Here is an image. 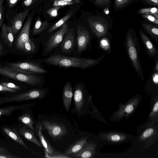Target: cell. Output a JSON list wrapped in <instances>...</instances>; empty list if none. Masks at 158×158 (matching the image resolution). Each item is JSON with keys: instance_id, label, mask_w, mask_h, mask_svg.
I'll use <instances>...</instances> for the list:
<instances>
[{"instance_id": "cell-32", "label": "cell", "mask_w": 158, "mask_h": 158, "mask_svg": "<svg viewBox=\"0 0 158 158\" xmlns=\"http://www.w3.org/2000/svg\"><path fill=\"white\" fill-rule=\"evenodd\" d=\"M19 157L14 155L0 146V158H19Z\"/></svg>"}, {"instance_id": "cell-47", "label": "cell", "mask_w": 158, "mask_h": 158, "mask_svg": "<svg viewBox=\"0 0 158 158\" xmlns=\"http://www.w3.org/2000/svg\"><path fill=\"white\" fill-rule=\"evenodd\" d=\"M64 1L74 3H78L80 2L79 0H63Z\"/></svg>"}, {"instance_id": "cell-49", "label": "cell", "mask_w": 158, "mask_h": 158, "mask_svg": "<svg viewBox=\"0 0 158 158\" xmlns=\"http://www.w3.org/2000/svg\"><path fill=\"white\" fill-rule=\"evenodd\" d=\"M3 47L0 42V53H1L3 50Z\"/></svg>"}, {"instance_id": "cell-15", "label": "cell", "mask_w": 158, "mask_h": 158, "mask_svg": "<svg viewBox=\"0 0 158 158\" xmlns=\"http://www.w3.org/2000/svg\"><path fill=\"white\" fill-rule=\"evenodd\" d=\"M42 131L41 123L39 122L37 123L35 127V132L39 137L41 144L45 149V155H51L53 154L56 151L44 137Z\"/></svg>"}, {"instance_id": "cell-40", "label": "cell", "mask_w": 158, "mask_h": 158, "mask_svg": "<svg viewBox=\"0 0 158 158\" xmlns=\"http://www.w3.org/2000/svg\"><path fill=\"white\" fill-rule=\"evenodd\" d=\"M110 0H96L94 3L99 6H109Z\"/></svg>"}, {"instance_id": "cell-43", "label": "cell", "mask_w": 158, "mask_h": 158, "mask_svg": "<svg viewBox=\"0 0 158 158\" xmlns=\"http://www.w3.org/2000/svg\"><path fill=\"white\" fill-rule=\"evenodd\" d=\"M158 110V102L157 100L155 102L153 106L152 111L151 112L150 116L153 117L156 114H157Z\"/></svg>"}, {"instance_id": "cell-35", "label": "cell", "mask_w": 158, "mask_h": 158, "mask_svg": "<svg viewBox=\"0 0 158 158\" xmlns=\"http://www.w3.org/2000/svg\"><path fill=\"white\" fill-rule=\"evenodd\" d=\"M142 16L144 19L158 25V19L154 16L149 14H142Z\"/></svg>"}, {"instance_id": "cell-3", "label": "cell", "mask_w": 158, "mask_h": 158, "mask_svg": "<svg viewBox=\"0 0 158 158\" xmlns=\"http://www.w3.org/2000/svg\"><path fill=\"white\" fill-rule=\"evenodd\" d=\"M0 74L20 81L31 85L40 84L42 80L33 74H25L8 66H0Z\"/></svg>"}, {"instance_id": "cell-14", "label": "cell", "mask_w": 158, "mask_h": 158, "mask_svg": "<svg viewBox=\"0 0 158 158\" xmlns=\"http://www.w3.org/2000/svg\"><path fill=\"white\" fill-rule=\"evenodd\" d=\"M95 144L86 142L79 151L70 156L72 157L75 158L92 157L95 152Z\"/></svg>"}, {"instance_id": "cell-50", "label": "cell", "mask_w": 158, "mask_h": 158, "mask_svg": "<svg viewBox=\"0 0 158 158\" xmlns=\"http://www.w3.org/2000/svg\"><path fill=\"white\" fill-rule=\"evenodd\" d=\"M3 0H2L0 1V7L2 6Z\"/></svg>"}, {"instance_id": "cell-21", "label": "cell", "mask_w": 158, "mask_h": 158, "mask_svg": "<svg viewBox=\"0 0 158 158\" xmlns=\"http://www.w3.org/2000/svg\"><path fill=\"white\" fill-rule=\"evenodd\" d=\"M3 131L8 136L14 141L19 144L22 145L25 148L29 149L25 145L19 133L14 128H10L5 127L3 129Z\"/></svg>"}, {"instance_id": "cell-11", "label": "cell", "mask_w": 158, "mask_h": 158, "mask_svg": "<svg viewBox=\"0 0 158 158\" xmlns=\"http://www.w3.org/2000/svg\"><path fill=\"white\" fill-rule=\"evenodd\" d=\"M138 100V98H134L126 104L121 106L119 109L115 113L116 118H121L132 113L137 106Z\"/></svg>"}, {"instance_id": "cell-34", "label": "cell", "mask_w": 158, "mask_h": 158, "mask_svg": "<svg viewBox=\"0 0 158 158\" xmlns=\"http://www.w3.org/2000/svg\"><path fill=\"white\" fill-rule=\"evenodd\" d=\"M100 45L104 50L108 51L110 49L109 40L106 38H103L100 42Z\"/></svg>"}, {"instance_id": "cell-45", "label": "cell", "mask_w": 158, "mask_h": 158, "mask_svg": "<svg viewBox=\"0 0 158 158\" xmlns=\"http://www.w3.org/2000/svg\"><path fill=\"white\" fill-rule=\"evenodd\" d=\"M19 0H8V4L10 8L14 6Z\"/></svg>"}, {"instance_id": "cell-25", "label": "cell", "mask_w": 158, "mask_h": 158, "mask_svg": "<svg viewBox=\"0 0 158 158\" xmlns=\"http://www.w3.org/2000/svg\"><path fill=\"white\" fill-rule=\"evenodd\" d=\"M28 106V105H22L0 107V117L2 115L9 116L13 111L16 110L24 109Z\"/></svg>"}, {"instance_id": "cell-36", "label": "cell", "mask_w": 158, "mask_h": 158, "mask_svg": "<svg viewBox=\"0 0 158 158\" xmlns=\"http://www.w3.org/2000/svg\"><path fill=\"white\" fill-rule=\"evenodd\" d=\"M45 157L47 158H72L69 155H67L64 153H62L56 151L52 154L50 155H46Z\"/></svg>"}, {"instance_id": "cell-4", "label": "cell", "mask_w": 158, "mask_h": 158, "mask_svg": "<svg viewBox=\"0 0 158 158\" xmlns=\"http://www.w3.org/2000/svg\"><path fill=\"white\" fill-rule=\"evenodd\" d=\"M46 95V92L43 89H35L13 96L0 97V104L15 102L42 99Z\"/></svg>"}, {"instance_id": "cell-41", "label": "cell", "mask_w": 158, "mask_h": 158, "mask_svg": "<svg viewBox=\"0 0 158 158\" xmlns=\"http://www.w3.org/2000/svg\"><path fill=\"white\" fill-rule=\"evenodd\" d=\"M143 3L150 5L158 6V0H140Z\"/></svg>"}, {"instance_id": "cell-37", "label": "cell", "mask_w": 158, "mask_h": 158, "mask_svg": "<svg viewBox=\"0 0 158 158\" xmlns=\"http://www.w3.org/2000/svg\"><path fill=\"white\" fill-rule=\"evenodd\" d=\"M154 129L153 128H149L146 129L142 133L140 138L142 139H145L151 136L153 133Z\"/></svg>"}, {"instance_id": "cell-23", "label": "cell", "mask_w": 158, "mask_h": 158, "mask_svg": "<svg viewBox=\"0 0 158 158\" xmlns=\"http://www.w3.org/2000/svg\"><path fill=\"white\" fill-rule=\"evenodd\" d=\"M2 35L8 45L11 47L13 45L14 39L11 27L6 26L4 23L3 24L2 29Z\"/></svg>"}, {"instance_id": "cell-8", "label": "cell", "mask_w": 158, "mask_h": 158, "mask_svg": "<svg viewBox=\"0 0 158 158\" xmlns=\"http://www.w3.org/2000/svg\"><path fill=\"white\" fill-rule=\"evenodd\" d=\"M87 21L90 28L98 38L102 37L107 34L108 26L104 21L96 17H89Z\"/></svg>"}, {"instance_id": "cell-38", "label": "cell", "mask_w": 158, "mask_h": 158, "mask_svg": "<svg viewBox=\"0 0 158 158\" xmlns=\"http://www.w3.org/2000/svg\"><path fill=\"white\" fill-rule=\"evenodd\" d=\"M74 3L66 2L63 0H55L54 1L53 6L54 7L57 6H64L72 5Z\"/></svg>"}, {"instance_id": "cell-26", "label": "cell", "mask_w": 158, "mask_h": 158, "mask_svg": "<svg viewBox=\"0 0 158 158\" xmlns=\"http://www.w3.org/2000/svg\"><path fill=\"white\" fill-rule=\"evenodd\" d=\"M107 140L111 142L117 143L123 141L126 139L124 135L119 133H110L105 136Z\"/></svg>"}, {"instance_id": "cell-2", "label": "cell", "mask_w": 158, "mask_h": 158, "mask_svg": "<svg viewBox=\"0 0 158 158\" xmlns=\"http://www.w3.org/2000/svg\"><path fill=\"white\" fill-rule=\"evenodd\" d=\"M125 46L133 68L141 80L143 81V70L139 55L141 47L135 31L133 29H129L126 34Z\"/></svg>"}, {"instance_id": "cell-10", "label": "cell", "mask_w": 158, "mask_h": 158, "mask_svg": "<svg viewBox=\"0 0 158 158\" xmlns=\"http://www.w3.org/2000/svg\"><path fill=\"white\" fill-rule=\"evenodd\" d=\"M34 13L32 12L28 17L16 40V45L18 49L21 50L23 44L30 39V30Z\"/></svg>"}, {"instance_id": "cell-1", "label": "cell", "mask_w": 158, "mask_h": 158, "mask_svg": "<svg viewBox=\"0 0 158 158\" xmlns=\"http://www.w3.org/2000/svg\"><path fill=\"white\" fill-rule=\"evenodd\" d=\"M105 56V54H103L97 59H92L67 57L55 54L42 59L40 61L48 64L59 67L64 68L74 67L85 69L96 65L103 60Z\"/></svg>"}, {"instance_id": "cell-16", "label": "cell", "mask_w": 158, "mask_h": 158, "mask_svg": "<svg viewBox=\"0 0 158 158\" xmlns=\"http://www.w3.org/2000/svg\"><path fill=\"white\" fill-rule=\"evenodd\" d=\"M73 96L71 83L70 81H68L64 86L62 94L63 102L66 112H68L70 110Z\"/></svg>"}, {"instance_id": "cell-33", "label": "cell", "mask_w": 158, "mask_h": 158, "mask_svg": "<svg viewBox=\"0 0 158 158\" xmlns=\"http://www.w3.org/2000/svg\"><path fill=\"white\" fill-rule=\"evenodd\" d=\"M61 7V6H54L48 10L47 11V13L51 17H55L58 15V12Z\"/></svg>"}, {"instance_id": "cell-12", "label": "cell", "mask_w": 158, "mask_h": 158, "mask_svg": "<svg viewBox=\"0 0 158 158\" xmlns=\"http://www.w3.org/2000/svg\"><path fill=\"white\" fill-rule=\"evenodd\" d=\"M75 38L73 29H69L65 35L60 45L62 51L65 53L71 52L75 44Z\"/></svg>"}, {"instance_id": "cell-27", "label": "cell", "mask_w": 158, "mask_h": 158, "mask_svg": "<svg viewBox=\"0 0 158 158\" xmlns=\"http://www.w3.org/2000/svg\"><path fill=\"white\" fill-rule=\"evenodd\" d=\"M19 119L22 123L28 127L29 128L34 130L33 127L34 123L31 115L29 113H26L23 114L19 117Z\"/></svg>"}, {"instance_id": "cell-44", "label": "cell", "mask_w": 158, "mask_h": 158, "mask_svg": "<svg viewBox=\"0 0 158 158\" xmlns=\"http://www.w3.org/2000/svg\"><path fill=\"white\" fill-rule=\"evenodd\" d=\"M35 0H24L23 4L25 6H29L33 4Z\"/></svg>"}, {"instance_id": "cell-18", "label": "cell", "mask_w": 158, "mask_h": 158, "mask_svg": "<svg viewBox=\"0 0 158 158\" xmlns=\"http://www.w3.org/2000/svg\"><path fill=\"white\" fill-rule=\"evenodd\" d=\"M29 11V10H26L15 16L11 27L13 35H16L21 29L23 21Z\"/></svg>"}, {"instance_id": "cell-46", "label": "cell", "mask_w": 158, "mask_h": 158, "mask_svg": "<svg viewBox=\"0 0 158 158\" xmlns=\"http://www.w3.org/2000/svg\"><path fill=\"white\" fill-rule=\"evenodd\" d=\"M2 13H3V8H2V6H1L0 7V27H1V26L2 25Z\"/></svg>"}, {"instance_id": "cell-48", "label": "cell", "mask_w": 158, "mask_h": 158, "mask_svg": "<svg viewBox=\"0 0 158 158\" xmlns=\"http://www.w3.org/2000/svg\"><path fill=\"white\" fill-rule=\"evenodd\" d=\"M156 65L155 66V67L154 69V70L155 71L157 72L158 71V58L156 59Z\"/></svg>"}, {"instance_id": "cell-39", "label": "cell", "mask_w": 158, "mask_h": 158, "mask_svg": "<svg viewBox=\"0 0 158 158\" xmlns=\"http://www.w3.org/2000/svg\"><path fill=\"white\" fill-rule=\"evenodd\" d=\"M1 85L11 89L19 90L21 89L20 87L11 82H2L0 84Z\"/></svg>"}, {"instance_id": "cell-7", "label": "cell", "mask_w": 158, "mask_h": 158, "mask_svg": "<svg viewBox=\"0 0 158 158\" xmlns=\"http://www.w3.org/2000/svg\"><path fill=\"white\" fill-rule=\"evenodd\" d=\"M42 129L47 131L49 135L54 139H57L64 135L67 133L66 127L57 122L43 120L41 122Z\"/></svg>"}, {"instance_id": "cell-51", "label": "cell", "mask_w": 158, "mask_h": 158, "mask_svg": "<svg viewBox=\"0 0 158 158\" xmlns=\"http://www.w3.org/2000/svg\"><path fill=\"white\" fill-rule=\"evenodd\" d=\"M1 0H0V1Z\"/></svg>"}, {"instance_id": "cell-6", "label": "cell", "mask_w": 158, "mask_h": 158, "mask_svg": "<svg viewBox=\"0 0 158 158\" xmlns=\"http://www.w3.org/2000/svg\"><path fill=\"white\" fill-rule=\"evenodd\" d=\"M69 30L68 24L65 23L60 27L58 31L50 36L44 47L45 54L49 53L61 43L65 35Z\"/></svg>"}, {"instance_id": "cell-29", "label": "cell", "mask_w": 158, "mask_h": 158, "mask_svg": "<svg viewBox=\"0 0 158 158\" xmlns=\"http://www.w3.org/2000/svg\"><path fill=\"white\" fill-rule=\"evenodd\" d=\"M139 14L151 15L158 19V9L156 7L144 8L140 9L137 12Z\"/></svg>"}, {"instance_id": "cell-31", "label": "cell", "mask_w": 158, "mask_h": 158, "mask_svg": "<svg viewBox=\"0 0 158 158\" xmlns=\"http://www.w3.org/2000/svg\"><path fill=\"white\" fill-rule=\"evenodd\" d=\"M114 9L115 10L122 9L131 3L132 0H114Z\"/></svg>"}, {"instance_id": "cell-42", "label": "cell", "mask_w": 158, "mask_h": 158, "mask_svg": "<svg viewBox=\"0 0 158 158\" xmlns=\"http://www.w3.org/2000/svg\"><path fill=\"white\" fill-rule=\"evenodd\" d=\"M18 90L10 88L0 84V92L7 91L10 92H16Z\"/></svg>"}, {"instance_id": "cell-20", "label": "cell", "mask_w": 158, "mask_h": 158, "mask_svg": "<svg viewBox=\"0 0 158 158\" xmlns=\"http://www.w3.org/2000/svg\"><path fill=\"white\" fill-rule=\"evenodd\" d=\"M88 137H82L70 145L65 151L64 153L70 155L79 151L87 142Z\"/></svg>"}, {"instance_id": "cell-28", "label": "cell", "mask_w": 158, "mask_h": 158, "mask_svg": "<svg viewBox=\"0 0 158 158\" xmlns=\"http://www.w3.org/2000/svg\"><path fill=\"white\" fill-rule=\"evenodd\" d=\"M72 15V12H71L65 16L50 28L48 30V33H51L58 28L61 27L69 19Z\"/></svg>"}, {"instance_id": "cell-5", "label": "cell", "mask_w": 158, "mask_h": 158, "mask_svg": "<svg viewBox=\"0 0 158 158\" xmlns=\"http://www.w3.org/2000/svg\"><path fill=\"white\" fill-rule=\"evenodd\" d=\"M8 66L12 68L23 73L28 74H45L48 71L39 64L29 62L10 63Z\"/></svg>"}, {"instance_id": "cell-22", "label": "cell", "mask_w": 158, "mask_h": 158, "mask_svg": "<svg viewBox=\"0 0 158 158\" xmlns=\"http://www.w3.org/2000/svg\"><path fill=\"white\" fill-rule=\"evenodd\" d=\"M141 25L144 31L158 44V28L157 26L143 22L142 23Z\"/></svg>"}, {"instance_id": "cell-13", "label": "cell", "mask_w": 158, "mask_h": 158, "mask_svg": "<svg viewBox=\"0 0 158 158\" xmlns=\"http://www.w3.org/2000/svg\"><path fill=\"white\" fill-rule=\"evenodd\" d=\"M139 32L140 38L148 54L150 57H153L156 59L158 57L157 48L152 43L149 37L142 30L139 29Z\"/></svg>"}, {"instance_id": "cell-19", "label": "cell", "mask_w": 158, "mask_h": 158, "mask_svg": "<svg viewBox=\"0 0 158 158\" xmlns=\"http://www.w3.org/2000/svg\"><path fill=\"white\" fill-rule=\"evenodd\" d=\"M19 132L27 140L32 142L37 146L43 148L41 144L36 137L34 130L23 127L19 129Z\"/></svg>"}, {"instance_id": "cell-24", "label": "cell", "mask_w": 158, "mask_h": 158, "mask_svg": "<svg viewBox=\"0 0 158 158\" xmlns=\"http://www.w3.org/2000/svg\"><path fill=\"white\" fill-rule=\"evenodd\" d=\"M49 23L47 21H42L40 17H37L35 20L32 31L33 35L40 34L48 27Z\"/></svg>"}, {"instance_id": "cell-30", "label": "cell", "mask_w": 158, "mask_h": 158, "mask_svg": "<svg viewBox=\"0 0 158 158\" xmlns=\"http://www.w3.org/2000/svg\"><path fill=\"white\" fill-rule=\"evenodd\" d=\"M21 50L27 53L33 52L35 50V44L31 40L29 39L23 44Z\"/></svg>"}, {"instance_id": "cell-9", "label": "cell", "mask_w": 158, "mask_h": 158, "mask_svg": "<svg viewBox=\"0 0 158 158\" xmlns=\"http://www.w3.org/2000/svg\"><path fill=\"white\" fill-rule=\"evenodd\" d=\"M76 39L78 52L81 53L87 48L90 42V36L88 31L81 26L78 25Z\"/></svg>"}, {"instance_id": "cell-17", "label": "cell", "mask_w": 158, "mask_h": 158, "mask_svg": "<svg viewBox=\"0 0 158 158\" xmlns=\"http://www.w3.org/2000/svg\"><path fill=\"white\" fill-rule=\"evenodd\" d=\"M75 108L78 112H80L84 104V89L79 84L76 85L74 94Z\"/></svg>"}]
</instances>
